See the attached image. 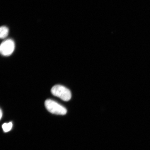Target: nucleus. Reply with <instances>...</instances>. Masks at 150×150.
<instances>
[{
    "mask_svg": "<svg viewBox=\"0 0 150 150\" xmlns=\"http://www.w3.org/2000/svg\"><path fill=\"white\" fill-rule=\"evenodd\" d=\"M51 91L54 96L66 102L70 100L71 98V93L70 90L63 86H54L52 87Z\"/></svg>",
    "mask_w": 150,
    "mask_h": 150,
    "instance_id": "nucleus-1",
    "label": "nucleus"
},
{
    "mask_svg": "<svg viewBox=\"0 0 150 150\" xmlns=\"http://www.w3.org/2000/svg\"><path fill=\"white\" fill-rule=\"evenodd\" d=\"M45 104L47 110L52 114L64 115L67 113V110L65 108L51 99L46 100Z\"/></svg>",
    "mask_w": 150,
    "mask_h": 150,
    "instance_id": "nucleus-2",
    "label": "nucleus"
},
{
    "mask_svg": "<svg viewBox=\"0 0 150 150\" xmlns=\"http://www.w3.org/2000/svg\"><path fill=\"white\" fill-rule=\"evenodd\" d=\"M15 47L14 41L12 39H8L1 43L0 51L3 55L8 56L13 52Z\"/></svg>",
    "mask_w": 150,
    "mask_h": 150,
    "instance_id": "nucleus-3",
    "label": "nucleus"
},
{
    "mask_svg": "<svg viewBox=\"0 0 150 150\" xmlns=\"http://www.w3.org/2000/svg\"><path fill=\"white\" fill-rule=\"evenodd\" d=\"M9 30L8 28L5 26H2L0 29V37L1 39L6 38L8 34Z\"/></svg>",
    "mask_w": 150,
    "mask_h": 150,
    "instance_id": "nucleus-4",
    "label": "nucleus"
},
{
    "mask_svg": "<svg viewBox=\"0 0 150 150\" xmlns=\"http://www.w3.org/2000/svg\"><path fill=\"white\" fill-rule=\"evenodd\" d=\"M13 127L12 123L10 122L8 123H5L2 125V128L5 132L10 131L12 129Z\"/></svg>",
    "mask_w": 150,
    "mask_h": 150,
    "instance_id": "nucleus-5",
    "label": "nucleus"
},
{
    "mask_svg": "<svg viewBox=\"0 0 150 150\" xmlns=\"http://www.w3.org/2000/svg\"><path fill=\"white\" fill-rule=\"evenodd\" d=\"M0 112H1V116H0V118H1V119L2 117V112L1 110V111H0Z\"/></svg>",
    "mask_w": 150,
    "mask_h": 150,
    "instance_id": "nucleus-6",
    "label": "nucleus"
}]
</instances>
